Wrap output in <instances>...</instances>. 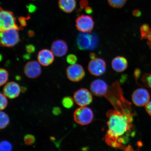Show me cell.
<instances>
[{"instance_id": "1", "label": "cell", "mask_w": 151, "mask_h": 151, "mask_svg": "<svg viewBox=\"0 0 151 151\" xmlns=\"http://www.w3.org/2000/svg\"><path fill=\"white\" fill-rule=\"evenodd\" d=\"M133 113L115 110H109L106 116L108 127L105 135V141L113 148L124 150L130 138L134 135L133 124Z\"/></svg>"}, {"instance_id": "2", "label": "cell", "mask_w": 151, "mask_h": 151, "mask_svg": "<svg viewBox=\"0 0 151 151\" xmlns=\"http://www.w3.org/2000/svg\"><path fill=\"white\" fill-rule=\"evenodd\" d=\"M104 97L108 100L115 110L133 113L131 103L124 97L120 84L118 82L113 83L112 86H109Z\"/></svg>"}, {"instance_id": "3", "label": "cell", "mask_w": 151, "mask_h": 151, "mask_svg": "<svg viewBox=\"0 0 151 151\" xmlns=\"http://www.w3.org/2000/svg\"><path fill=\"white\" fill-rule=\"evenodd\" d=\"M76 44L81 50H95L99 43V39L96 34L90 33H81L77 36Z\"/></svg>"}, {"instance_id": "4", "label": "cell", "mask_w": 151, "mask_h": 151, "mask_svg": "<svg viewBox=\"0 0 151 151\" xmlns=\"http://www.w3.org/2000/svg\"><path fill=\"white\" fill-rule=\"evenodd\" d=\"M15 28H11L1 31V44L2 46L12 47L19 42L18 31Z\"/></svg>"}, {"instance_id": "5", "label": "cell", "mask_w": 151, "mask_h": 151, "mask_svg": "<svg viewBox=\"0 0 151 151\" xmlns=\"http://www.w3.org/2000/svg\"><path fill=\"white\" fill-rule=\"evenodd\" d=\"M93 118V113L90 108L81 106L75 110L73 119L77 123L81 125H86L90 123Z\"/></svg>"}, {"instance_id": "6", "label": "cell", "mask_w": 151, "mask_h": 151, "mask_svg": "<svg viewBox=\"0 0 151 151\" xmlns=\"http://www.w3.org/2000/svg\"><path fill=\"white\" fill-rule=\"evenodd\" d=\"M22 28L19 27L16 23V18L13 13L11 11L4 10L1 8L0 12V29L1 31L15 28L20 30Z\"/></svg>"}, {"instance_id": "7", "label": "cell", "mask_w": 151, "mask_h": 151, "mask_svg": "<svg viewBox=\"0 0 151 151\" xmlns=\"http://www.w3.org/2000/svg\"><path fill=\"white\" fill-rule=\"evenodd\" d=\"M94 24L93 18L88 15H81L76 20V26L77 29L83 33L91 32Z\"/></svg>"}, {"instance_id": "8", "label": "cell", "mask_w": 151, "mask_h": 151, "mask_svg": "<svg viewBox=\"0 0 151 151\" xmlns=\"http://www.w3.org/2000/svg\"><path fill=\"white\" fill-rule=\"evenodd\" d=\"M68 78L73 82H78L83 78L86 73L83 68L80 64L70 65L66 70Z\"/></svg>"}, {"instance_id": "9", "label": "cell", "mask_w": 151, "mask_h": 151, "mask_svg": "<svg viewBox=\"0 0 151 151\" xmlns=\"http://www.w3.org/2000/svg\"><path fill=\"white\" fill-rule=\"evenodd\" d=\"M106 65L105 61L101 58H96L92 59L88 64V70L92 75L99 76L105 72Z\"/></svg>"}, {"instance_id": "10", "label": "cell", "mask_w": 151, "mask_h": 151, "mask_svg": "<svg viewBox=\"0 0 151 151\" xmlns=\"http://www.w3.org/2000/svg\"><path fill=\"white\" fill-rule=\"evenodd\" d=\"M73 99L77 105L86 106L92 102V94L88 89L81 88L76 91L73 94Z\"/></svg>"}, {"instance_id": "11", "label": "cell", "mask_w": 151, "mask_h": 151, "mask_svg": "<svg viewBox=\"0 0 151 151\" xmlns=\"http://www.w3.org/2000/svg\"><path fill=\"white\" fill-rule=\"evenodd\" d=\"M150 99V94L147 91L143 88L136 90L132 94V101L137 106H146Z\"/></svg>"}, {"instance_id": "12", "label": "cell", "mask_w": 151, "mask_h": 151, "mask_svg": "<svg viewBox=\"0 0 151 151\" xmlns=\"http://www.w3.org/2000/svg\"><path fill=\"white\" fill-rule=\"evenodd\" d=\"M24 71L26 76L32 79L37 78L42 72L40 64L36 61L28 62L24 66Z\"/></svg>"}, {"instance_id": "13", "label": "cell", "mask_w": 151, "mask_h": 151, "mask_svg": "<svg viewBox=\"0 0 151 151\" xmlns=\"http://www.w3.org/2000/svg\"><path fill=\"white\" fill-rule=\"evenodd\" d=\"M109 86L105 81L101 79H97L91 82L90 89L94 95L98 97H104Z\"/></svg>"}, {"instance_id": "14", "label": "cell", "mask_w": 151, "mask_h": 151, "mask_svg": "<svg viewBox=\"0 0 151 151\" xmlns=\"http://www.w3.org/2000/svg\"><path fill=\"white\" fill-rule=\"evenodd\" d=\"M22 88L17 83L14 82L7 83L3 88V93L9 99H13L18 97Z\"/></svg>"}, {"instance_id": "15", "label": "cell", "mask_w": 151, "mask_h": 151, "mask_svg": "<svg viewBox=\"0 0 151 151\" xmlns=\"http://www.w3.org/2000/svg\"><path fill=\"white\" fill-rule=\"evenodd\" d=\"M54 56L51 50L47 49H43L38 54V61L41 65L49 66L53 62Z\"/></svg>"}, {"instance_id": "16", "label": "cell", "mask_w": 151, "mask_h": 151, "mask_svg": "<svg viewBox=\"0 0 151 151\" xmlns=\"http://www.w3.org/2000/svg\"><path fill=\"white\" fill-rule=\"evenodd\" d=\"M68 50L67 43L61 40H57L52 42L51 51L55 56L61 57L65 55Z\"/></svg>"}, {"instance_id": "17", "label": "cell", "mask_w": 151, "mask_h": 151, "mask_svg": "<svg viewBox=\"0 0 151 151\" xmlns=\"http://www.w3.org/2000/svg\"><path fill=\"white\" fill-rule=\"evenodd\" d=\"M112 69L118 73H121L127 69L128 62L124 56H117L114 58L111 62Z\"/></svg>"}, {"instance_id": "18", "label": "cell", "mask_w": 151, "mask_h": 151, "mask_svg": "<svg viewBox=\"0 0 151 151\" xmlns=\"http://www.w3.org/2000/svg\"><path fill=\"white\" fill-rule=\"evenodd\" d=\"M59 6L64 12L71 13L76 6V1L75 0H59Z\"/></svg>"}, {"instance_id": "19", "label": "cell", "mask_w": 151, "mask_h": 151, "mask_svg": "<svg viewBox=\"0 0 151 151\" xmlns=\"http://www.w3.org/2000/svg\"><path fill=\"white\" fill-rule=\"evenodd\" d=\"M142 39H147L148 44L151 47V28L148 24H145L140 28Z\"/></svg>"}, {"instance_id": "20", "label": "cell", "mask_w": 151, "mask_h": 151, "mask_svg": "<svg viewBox=\"0 0 151 151\" xmlns=\"http://www.w3.org/2000/svg\"><path fill=\"white\" fill-rule=\"evenodd\" d=\"M10 120L8 115L3 111L0 113V128L1 129H4L9 123Z\"/></svg>"}, {"instance_id": "21", "label": "cell", "mask_w": 151, "mask_h": 151, "mask_svg": "<svg viewBox=\"0 0 151 151\" xmlns=\"http://www.w3.org/2000/svg\"><path fill=\"white\" fill-rule=\"evenodd\" d=\"M127 0H108L109 5L114 8H120L125 4Z\"/></svg>"}, {"instance_id": "22", "label": "cell", "mask_w": 151, "mask_h": 151, "mask_svg": "<svg viewBox=\"0 0 151 151\" xmlns=\"http://www.w3.org/2000/svg\"><path fill=\"white\" fill-rule=\"evenodd\" d=\"M9 78L8 72L4 69L0 70V85L1 86L6 83Z\"/></svg>"}, {"instance_id": "23", "label": "cell", "mask_w": 151, "mask_h": 151, "mask_svg": "<svg viewBox=\"0 0 151 151\" xmlns=\"http://www.w3.org/2000/svg\"><path fill=\"white\" fill-rule=\"evenodd\" d=\"M74 101L72 98L69 96H67L62 99V105L66 109H71L74 105Z\"/></svg>"}, {"instance_id": "24", "label": "cell", "mask_w": 151, "mask_h": 151, "mask_svg": "<svg viewBox=\"0 0 151 151\" xmlns=\"http://www.w3.org/2000/svg\"><path fill=\"white\" fill-rule=\"evenodd\" d=\"M12 145L9 141L3 140L1 142L0 144V151H12Z\"/></svg>"}, {"instance_id": "25", "label": "cell", "mask_w": 151, "mask_h": 151, "mask_svg": "<svg viewBox=\"0 0 151 151\" xmlns=\"http://www.w3.org/2000/svg\"><path fill=\"white\" fill-rule=\"evenodd\" d=\"M35 137L32 135L27 134L24 137V142L26 145L28 146L32 145L35 143Z\"/></svg>"}, {"instance_id": "26", "label": "cell", "mask_w": 151, "mask_h": 151, "mask_svg": "<svg viewBox=\"0 0 151 151\" xmlns=\"http://www.w3.org/2000/svg\"><path fill=\"white\" fill-rule=\"evenodd\" d=\"M0 99H1V105H0V109L1 110H3L6 108L8 104V101L7 97L4 94L1 93L0 94Z\"/></svg>"}, {"instance_id": "27", "label": "cell", "mask_w": 151, "mask_h": 151, "mask_svg": "<svg viewBox=\"0 0 151 151\" xmlns=\"http://www.w3.org/2000/svg\"><path fill=\"white\" fill-rule=\"evenodd\" d=\"M142 81L145 86L151 88V74H145L142 78Z\"/></svg>"}, {"instance_id": "28", "label": "cell", "mask_w": 151, "mask_h": 151, "mask_svg": "<svg viewBox=\"0 0 151 151\" xmlns=\"http://www.w3.org/2000/svg\"><path fill=\"white\" fill-rule=\"evenodd\" d=\"M66 60L68 63L70 65L76 64L77 60V56L74 54H70L68 55L66 58Z\"/></svg>"}, {"instance_id": "29", "label": "cell", "mask_w": 151, "mask_h": 151, "mask_svg": "<svg viewBox=\"0 0 151 151\" xmlns=\"http://www.w3.org/2000/svg\"><path fill=\"white\" fill-rule=\"evenodd\" d=\"M26 50L28 53H33L35 51V48L33 45L30 44L26 46Z\"/></svg>"}, {"instance_id": "30", "label": "cell", "mask_w": 151, "mask_h": 151, "mask_svg": "<svg viewBox=\"0 0 151 151\" xmlns=\"http://www.w3.org/2000/svg\"><path fill=\"white\" fill-rule=\"evenodd\" d=\"M88 5L87 0H81L80 2V9H81L86 8Z\"/></svg>"}, {"instance_id": "31", "label": "cell", "mask_w": 151, "mask_h": 151, "mask_svg": "<svg viewBox=\"0 0 151 151\" xmlns=\"http://www.w3.org/2000/svg\"><path fill=\"white\" fill-rule=\"evenodd\" d=\"M62 111L61 109L58 107H55L52 109V113L55 116H58L61 114Z\"/></svg>"}, {"instance_id": "32", "label": "cell", "mask_w": 151, "mask_h": 151, "mask_svg": "<svg viewBox=\"0 0 151 151\" xmlns=\"http://www.w3.org/2000/svg\"><path fill=\"white\" fill-rule=\"evenodd\" d=\"M141 74V70L139 69H136L134 72V76L135 79L136 81L137 82Z\"/></svg>"}, {"instance_id": "33", "label": "cell", "mask_w": 151, "mask_h": 151, "mask_svg": "<svg viewBox=\"0 0 151 151\" xmlns=\"http://www.w3.org/2000/svg\"><path fill=\"white\" fill-rule=\"evenodd\" d=\"M28 19V18H26L24 17H20L18 19L19 21V23L22 26H25L27 24L26 23V20Z\"/></svg>"}, {"instance_id": "34", "label": "cell", "mask_w": 151, "mask_h": 151, "mask_svg": "<svg viewBox=\"0 0 151 151\" xmlns=\"http://www.w3.org/2000/svg\"><path fill=\"white\" fill-rule=\"evenodd\" d=\"M145 106L146 112L149 115L151 116V101L149 102Z\"/></svg>"}, {"instance_id": "35", "label": "cell", "mask_w": 151, "mask_h": 151, "mask_svg": "<svg viewBox=\"0 0 151 151\" xmlns=\"http://www.w3.org/2000/svg\"><path fill=\"white\" fill-rule=\"evenodd\" d=\"M28 9L30 12H33L35 11L36 7L35 6L31 4L28 6Z\"/></svg>"}, {"instance_id": "36", "label": "cell", "mask_w": 151, "mask_h": 151, "mask_svg": "<svg viewBox=\"0 0 151 151\" xmlns=\"http://www.w3.org/2000/svg\"><path fill=\"white\" fill-rule=\"evenodd\" d=\"M141 14L140 11L138 10V9H135L133 12V14L134 16L135 17H139L140 16Z\"/></svg>"}, {"instance_id": "37", "label": "cell", "mask_w": 151, "mask_h": 151, "mask_svg": "<svg viewBox=\"0 0 151 151\" xmlns=\"http://www.w3.org/2000/svg\"><path fill=\"white\" fill-rule=\"evenodd\" d=\"M85 11H86V14H91L93 12V10H92V8L89 6L86 7V9H85Z\"/></svg>"}, {"instance_id": "38", "label": "cell", "mask_w": 151, "mask_h": 151, "mask_svg": "<svg viewBox=\"0 0 151 151\" xmlns=\"http://www.w3.org/2000/svg\"><path fill=\"white\" fill-rule=\"evenodd\" d=\"M124 151H135L133 150L132 147L130 145L126 146L125 149H124Z\"/></svg>"}, {"instance_id": "39", "label": "cell", "mask_w": 151, "mask_h": 151, "mask_svg": "<svg viewBox=\"0 0 151 151\" xmlns=\"http://www.w3.org/2000/svg\"><path fill=\"white\" fill-rule=\"evenodd\" d=\"M96 54L93 52H91L90 54V57L91 59H93L96 58Z\"/></svg>"}, {"instance_id": "40", "label": "cell", "mask_w": 151, "mask_h": 151, "mask_svg": "<svg viewBox=\"0 0 151 151\" xmlns=\"http://www.w3.org/2000/svg\"><path fill=\"white\" fill-rule=\"evenodd\" d=\"M28 35L30 37H33L34 35V32L32 31H29L28 32Z\"/></svg>"}]
</instances>
